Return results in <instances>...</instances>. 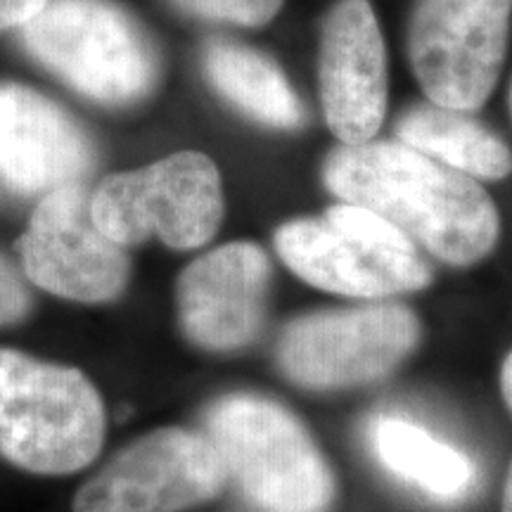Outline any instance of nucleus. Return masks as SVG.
I'll use <instances>...</instances> for the list:
<instances>
[{
    "label": "nucleus",
    "mask_w": 512,
    "mask_h": 512,
    "mask_svg": "<svg viewBox=\"0 0 512 512\" xmlns=\"http://www.w3.org/2000/svg\"><path fill=\"white\" fill-rule=\"evenodd\" d=\"M508 107H510V119H512V81H510V93H508Z\"/></svg>",
    "instance_id": "obj_22"
},
{
    "label": "nucleus",
    "mask_w": 512,
    "mask_h": 512,
    "mask_svg": "<svg viewBox=\"0 0 512 512\" xmlns=\"http://www.w3.org/2000/svg\"><path fill=\"white\" fill-rule=\"evenodd\" d=\"M31 309L29 290L15 268L0 256V325L17 323Z\"/></svg>",
    "instance_id": "obj_18"
},
{
    "label": "nucleus",
    "mask_w": 512,
    "mask_h": 512,
    "mask_svg": "<svg viewBox=\"0 0 512 512\" xmlns=\"http://www.w3.org/2000/svg\"><path fill=\"white\" fill-rule=\"evenodd\" d=\"M202 72L211 91L254 124L299 131L309 121L285 69L264 50L230 38H211L202 48Z\"/></svg>",
    "instance_id": "obj_14"
},
{
    "label": "nucleus",
    "mask_w": 512,
    "mask_h": 512,
    "mask_svg": "<svg viewBox=\"0 0 512 512\" xmlns=\"http://www.w3.org/2000/svg\"><path fill=\"white\" fill-rule=\"evenodd\" d=\"M166 3L181 15L204 22L261 29L278 17L285 0H166Z\"/></svg>",
    "instance_id": "obj_17"
},
{
    "label": "nucleus",
    "mask_w": 512,
    "mask_h": 512,
    "mask_svg": "<svg viewBox=\"0 0 512 512\" xmlns=\"http://www.w3.org/2000/svg\"><path fill=\"white\" fill-rule=\"evenodd\" d=\"M320 178L339 202L377 211L446 266L482 264L501 242V211L482 183L396 138L337 143Z\"/></svg>",
    "instance_id": "obj_1"
},
{
    "label": "nucleus",
    "mask_w": 512,
    "mask_h": 512,
    "mask_svg": "<svg viewBox=\"0 0 512 512\" xmlns=\"http://www.w3.org/2000/svg\"><path fill=\"white\" fill-rule=\"evenodd\" d=\"M422 339V320L411 306L382 299L342 309L302 313L287 323L275 358L287 380L313 392L382 382Z\"/></svg>",
    "instance_id": "obj_6"
},
{
    "label": "nucleus",
    "mask_w": 512,
    "mask_h": 512,
    "mask_svg": "<svg viewBox=\"0 0 512 512\" xmlns=\"http://www.w3.org/2000/svg\"><path fill=\"white\" fill-rule=\"evenodd\" d=\"M318 98L339 145L380 136L389 112V53L370 0H335L318 38Z\"/></svg>",
    "instance_id": "obj_11"
},
{
    "label": "nucleus",
    "mask_w": 512,
    "mask_h": 512,
    "mask_svg": "<svg viewBox=\"0 0 512 512\" xmlns=\"http://www.w3.org/2000/svg\"><path fill=\"white\" fill-rule=\"evenodd\" d=\"M207 437L228 479L264 512H328L335 472L316 439L285 406L256 394L223 396L207 413Z\"/></svg>",
    "instance_id": "obj_4"
},
{
    "label": "nucleus",
    "mask_w": 512,
    "mask_h": 512,
    "mask_svg": "<svg viewBox=\"0 0 512 512\" xmlns=\"http://www.w3.org/2000/svg\"><path fill=\"white\" fill-rule=\"evenodd\" d=\"M19 256L31 283L72 302H110L128 283L124 247L95 223L83 185L43 195L19 238Z\"/></svg>",
    "instance_id": "obj_10"
},
{
    "label": "nucleus",
    "mask_w": 512,
    "mask_h": 512,
    "mask_svg": "<svg viewBox=\"0 0 512 512\" xmlns=\"http://www.w3.org/2000/svg\"><path fill=\"white\" fill-rule=\"evenodd\" d=\"M93 219L121 247L157 235L171 249L207 245L219 233L226 200L219 166L197 150H181L136 171L102 181L91 195Z\"/></svg>",
    "instance_id": "obj_7"
},
{
    "label": "nucleus",
    "mask_w": 512,
    "mask_h": 512,
    "mask_svg": "<svg viewBox=\"0 0 512 512\" xmlns=\"http://www.w3.org/2000/svg\"><path fill=\"white\" fill-rule=\"evenodd\" d=\"M512 0H413L406 57L434 105L479 112L508 60Z\"/></svg>",
    "instance_id": "obj_8"
},
{
    "label": "nucleus",
    "mask_w": 512,
    "mask_h": 512,
    "mask_svg": "<svg viewBox=\"0 0 512 512\" xmlns=\"http://www.w3.org/2000/svg\"><path fill=\"white\" fill-rule=\"evenodd\" d=\"M95 145L55 100L22 83H0V178L22 195L81 185Z\"/></svg>",
    "instance_id": "obj_13"
},
{
    "label": "nucleus",
    "mask_w": 512,
    "mask_h": 512,
    "mask_svg": "<svg viewBox=\"0 0 512 512\" xmlns=\"http://www.w3.org/2000/svg\"><path fill=\"white\" fill-rule=\"evenodd\" d=\"M501 396L508 406V411L512 413V349L510 354L505 356L503 366H501Z\"/></svg>",
    "instance_id": "obj_20"
},
{
    "label": "nucleus",
    "mask_w": 512,
    "mask_h": 512,
    "mask_svg": "<svg viewBox=\"0 0 512 512\" xmlns=\"http://www.w3.org/2000/svg\"><path fill=\"white\" fill-rule=\"evenodd\" d=\"M501 512H512V463H510L508 477H505V486H503V503H501Z\"/></svg>",
    "instance_id": "obj_21"
},
{
    "label": "nucleus",
    "mask_w": 512,
    "mask_h": 512,
    "mask_svg": "<svg viewBox=\"0 0 512 512\" xmlns=\"http://www.w3.org/2000/svg\"><path fill=\"white\" fill-rule=\"evenodd\" d=\"M394 138L479 183L512 176L510 145L475 112L448 110L427 98L413 100L396 117Z\"/></svg>",
    "instance_id": "obj_15"
},
{
    "label": "nucleus",
    "mask_w": 512,
    "mask_h": 512,
    "mask_svg": "<svg viewBox=\"0 0 512 512\" xmlns=\"http://www.w3.org/2000/svg\"><path fill=\"white\" fill-rule=\"evenodd\" d=\"M273 266L256 242H228L202 254L178 278L185 337L207 351H238L264 330Z\"/></svg>",
    "instance_id": "obj_12"
},
{
    "label": "nucleus",
    "mask_w": 512,
    "mask_h": 512,
    "mask_svg": "<svg viewBox=\"0 0 512 512\" xmlns=\"http://www.w3.org/2000/svg\"><path fill=\"white\" fill-rule=\"evenodd\" d=\"M105 408L86 375L0 349V456L41 475H67L98 456Z\"/></svg>",
    "instance_id": "obj_5"
},
{
    "label": "nucleus",
    "mask_w": 512,
    "mask_h": 512,
    "mask_svg": "<svg viewBox=\"0 0 512 512\" xmlns=\"http://www.w3.org/2000/svg\"><path fill=\"white\" fill-rule=\"evenodd\" d=\"M273 242L306 285L358 302L422 292L434 278L420 247L399 226L358 204L337 202L320 216L285 221Z\"/></svg>",
    "instance_id": "obj_2"
},
{
    "label": "nucleus",
    "mask_w": 512,
    "mask_h": 512,
    "mask_svg": "<svg viewBox=\"0 0 512 512\" xmlns=\"http://www.w3.org/2000/svg\"><path fill=\"white\" fill-rule=\"evenodd\" d=\"M370 444L387 470L437 501H458L470 494L475 484V463L456 446L432 437L411 420H377Z\"/></svg>",
    "instance_id": "obj_16"
},
{
    "label": "nucleus",
    "mask_w": 512,
    "mask_h": 512,
    "mask_svg": "<svg viewBox=\"0 0 512 512\" xmlns=\"http://www.w3.org/2000/svg\"><path fill=\"white\" fill-rule=\"evenodd\" d=\"M17 34L38 64L100 105H136L162 76L155 41L114 0H48Z\"/></svg>",
    "instance_id": "obj_3"
},
{
    "label": "nucleus",
    "mask_w": 512,
    "mask_h": 512,
    "mask_svg": "<svg viewBox=\"0 0 512 512\" xmlns=\"http://www.w3.org/2000/svg\"><path fill=\"white\" fill-rule=\"evenodd\" d=\"M226 479L207 434L166 427L124 448L83 484L74 512H181L219 496Z\"/></svg>",
    "instance_id": "obj_9"
},
{
    "label": "nucleus",
    "mask_w": 512,
    "mask_h": 512,
    "mask_svg": "<svg viewBox=\"0 0 512 512\" xmlns=\"http://www.w3.org/2000/svg\"><path fill=\"white\" fill-rule=\"evenodd\" d=\"M48 0H0V31H17L46 8Z\"/></svg>",
    "instance_id": "obj_19"
}]
</instances>
